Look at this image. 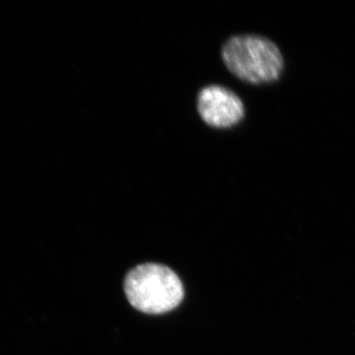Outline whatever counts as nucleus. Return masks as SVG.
I'll return each instance as SVG.
<instances>
[{"mask_svg": "<svg viewBox=\"0 0 355 355\" xmlns=\"http://www.w3.org/2000/svg\"><path fill=\"white\" fill-rule=\"evenodd\" d=\"M125 291L132 307L146 314H164L184 298L183 284L176 273L158 263H144L130 270Z\"/></svg>", "mask_w": 355, "mask_h": 355, "instance_id": "nucleus-1", "label": "nucleus"}, {"mask_svg": "<svg viewBox=\"0 0 355 355\" xmlns=\"http://www.w3.org/2000/svg\"><path fill=\"white\" fill-rule=\"evenodd\" d=\"M222 60L231 73L251 84L275 80L284 69L279 48L270 40L254 35L229 39L222 48Z\"/></svg>", "mask_w": 355, "mask_h": 355, "instance_id": "nucleus-2", "label": "nucleus"}, {"mask_svg": "<svg viewBox=\"0 0 355 355\" xmlns=\"http://www.w3.org/2000/svg\"><path fill=\"white\" fill-rule=\"evenodd\" d=\"M198 111L207 125L216 128L233 127L245 114L241 99L230 89L219 85L207 86L200 91Z\"/></svg>", "mask_w": 355, "mask_h": 355, "instance_id": "nucleus-3", "label": "nucleus"}]
</instances>
